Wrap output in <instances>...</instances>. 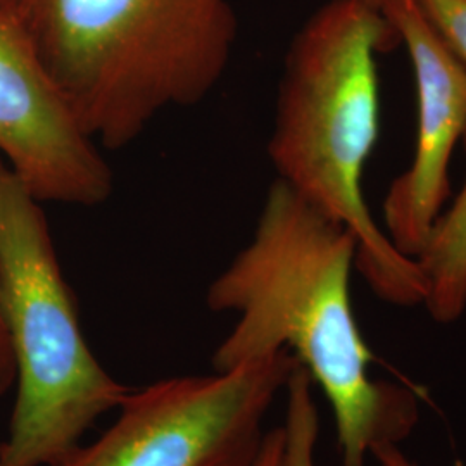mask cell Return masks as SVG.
Returning a JSON list of instances; mask_svg holds the SVG:
<instances>
[{
  "label": "cell",
  "instance_id": "cell-7",
  "mask_svg": "<svg viewBox=\"0 0 466 466\" xmlns=\"http://www.w3.org/2000/svg\"><path fill=\"white\" fill-rule=\"evenodd\" d=\"M382 15L410 56L418 102L413 159L383 199V232L400 254L417 259L451 198V157L466 134V66L417 0H389Z\"/></svg>",
  "mask_w": 466,
  "mask_h": 466
},
{
  "label": "cell",
  "instance_id": "cell-4",
  "mask_svg": "<svg viewBox=\"0 0 466 466\" xmlns=\"http://www.w3.org/2000/svg\"><path fill=\"white\" fill-rule=\"evenodd\" d=\"M0 306L17 383L0 466H54L132 387L115 380L88 348L42 202L2 157Z\"/></svg>",
  "mask_w": 466,
  "mask_h": 466
},
{
  "label": "cell",
  "instance_id": "cell-14",
  "mask_svg": "<svg viewBox=\"0 0 466 466\" xmlns=\"http://www.w3.org/2000/svg\"><path fill=\"white\" fill-rule=\"evenodd\" d=\"M15 2H16V0H0V13H9V15H13Z\"/></svg>",
  "mask_w": 466,
  "mask_h": 466
},
{
  "label": "cell",
  "instance_id": "cell-1",
  "mask_svg": "<svg viewBox=\"0 0 466 466\" xmlns=\"http://www.w3.org/2000/svg\"><path fill=\"white\" fill-rule=\"evenodd\" d=\"M356 256L348 227L277 178L249 244L206 298L215 313L237 315L213 354L215 371L289 350L332 406L342 466H365L371 451L400 444L418 421L410 389L371 377L373 352L350 302Z\"/></svg>",
  "mask_w": 466,
  "mask_h": 466
},
{
  "label": "cell",
  "instance_id": "cell-8",
  "mask_svg": "<svg viewBox=\"0 0 466 466\" xmlns=\"http://www.w3.org/2000/svg\"><path fill=\"white\" fill-rule=\"evenodd\" d=\"M461 144L466 152V134ZM417 261L427 287L421 306L437 323L458 321L466 311V178Z\"/></svg>",
  "mask_w": 466,
  "mask_h": 466
},
{
  "label": "cell",
  "instance_id": "cell-10",
  "mask_svg": "<svg viewBox=\"0 0 466 466\" xmlns=\"http://www.w3.org/2000/svg\"><path fill=\"white\" fill-rule=\"evenodd\" d=\"M433 30L466 66V0H417Z\"/></svg>",
  "mask_w": 466,
  "mask_h": 466
},
{
  "label": "cell",
  "instance_id": "cell-13",
  "mask_svg": "<svg viewBox=\"0 0 466 466\" xmlns=\"http://www.w3.org/2000/svg\"><path fill=\"white\" fill-rule=\"evenodd\" d=\"M360 4H363L368 9L371 11H377V13H382L383 5L389 2V0H358Z\"/></svg>",
  "mask_w": 466,
  "mask_h": 466
},
{
  "label": "cell",
  "instance_id": "cell-6",
  "mask_svg": "<svg viewBox=\"0 0 466 466\" xmlns=\"http://www.w3.org/2000/svg\"><path fill=\"white\" fill-rule=\"evenodd\" d=\"M0 157L44 202L100 206L113 171L15 15L0 13Z\"/></svg>",
  "mask_w": 466,
  "mask_h": 466
},
{
  "label": "cell",
  "instance_id": "cell-12",
  "mask_svg": "<svg viewBox=\"0 0 466 466\" xmlns=\"http://www.w3.org/2000/svg\"><path fill=\"white\" fill-rule=\"evenodd\" d=\"M371 458L380 466H418L402 451L400 444H383L371 451Z\"/></svg>",
  "mask_w": 466,
  "mask_h": 466
},
{
  "label": "cell",
  "instance_id": "cell-9",
  "mask_svg": "<svg viewBox=\"0 0 466 466\" xmlns=\"http://www.w3.org/2000/svg\"><path fill=\"white\" fill-rule=\"evenodd\" d=\"M313 382L302 367L294 370L287 383V418L280 427L265 433L261 450L250 466H315L317 406Z\"/></svg>",
  "mask_w": 466,
  "mask_h": 466
},
{
  "label": "cell",
  "instance_id": "cell-11",
  "mask_svg": "<svg viewBox=\"0 0 466 466\" xmlns=\"http://www.w3.org/2000/svg\"><path fill=\"white\" fill-rule=\"evenodd\" d=\"M16 383V363L0 306V396Z\"/></svg>",
  "mask_w": 466,
  "mask_h": 466
},
{
  "label": "cell",
  "instance_id": "cell-5",
  "mask_svg": "<svg viewBox=\"0 0 466 466\" xmlns=\"http://www.w3.org/2000/svg\"><path fill=\"white\" fill-rule=\"evenodd\" d=\"M298 367L280 350L228 371L132 389L97 441L54 466H250L268 411Z\"/></svg>",
  "mask_w": 466,
  "mask_h": 466
},
{
  "label": "cell",
  "instance_id": "cell-2",
  "mask_svg": "<svg viewBox=\"0 0 466 466\" xmlns=\"http://www.w3.org/2000/svg\"><path fill=\"white\" fill-rule=\"evenodd\" d=\"M398 44L382 13L358 0L323 4L287 50L268 154L279 180L356 237V269L370 289L389 304L420 306L427 287L417 259L392 246L363 194L380 127L375 54Z\"/></svg>",
  "mask_w": 466,
  "mask_h": 466
},
{
  "label": "cell",
  "instance_id": "cell-3",
  "mask_svg": "<svg viewBox=\"0 0 466 466\" xmlns=\"http://www.w3.org/2000/svg\"><path fill=\"white\" fill-rule=\"evenodd\" d=\"M13 15L104 150L206 99L238 32L232 0H16Z\"/></svg>",
  "mask_w": 466,
  "mask_h": 466
}]
</instances>
